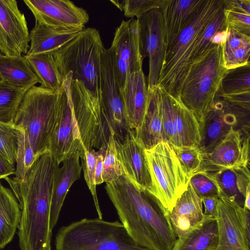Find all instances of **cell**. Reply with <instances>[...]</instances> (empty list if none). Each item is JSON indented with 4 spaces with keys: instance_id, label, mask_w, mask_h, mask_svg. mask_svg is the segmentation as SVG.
I'll list each match as a JSON object with an SVG mask.
<instances>
[{
    "instance_id": "obj_42",
    "label": "cell",
    "mask_w": 250,
    "mask_h": 250,
    "mask_svg": "<svg viewBox=\"0 0 250 250\" xmlns=\"http://www.w3.org/2000/svg\"><path fill=\"white\" fill-rule=\"evenodd\" d=\"M188 184L201 199L209 196H219L214 182L203 172H198L193 175L190 178Z\"/></svg>"
},
{
    "instance_id": "obj_3",
    "label": "cell",
    "mask_w": 250,
    "mask_h": 250,
    "mask_svg": "<svg viewBox=\"0 0 250 250\" xmlns=\"http://www.w3.org/2000/svg\"><path fill=\"white\" fill-rule=\"evenodd\" d=\"M224 4V0H204L190 23L166 46L157 85L176 99H180L181 87L197 44Z\"/></svg>"
},
{
    "instance_id": "obj_37",
    "label": "cell",
    "mask_w": 250,
    "mask_h": 250,
    "mask_svg": "<svg viewBox=\"0 0 250 250\" xmlns=\"http://www.w3.org/2000/svg\"><path fill=\"white\" fill-rule=\"evenodd\" d=\"M123 175V170L116 155L114 137L111 135L104 154L102 178L104 182L107 183L112 182Z\"/></svg>"
},
{
    "instance_id": "obj_2",
    "label": "cell",
    "mask_w": 250,
    "mask_h": 250,
    "mask_svg": "<svg viewBox=\"0 0 250 250\" xmlns=\"http://www.w3.org/2000/svg\"><path fill=\"white\" fill-rule=\"evenodd\" d=\"M57 166L51 157L42 156L23 179L5 178L21 210L18 227L21 250L51 249L50 213L54 173Z\"/></svg>"
},
{
    "instance_id": "obj_6",
    "label": "cell",
    "mask_w": 250,
    "mask_h": 250,
    "mask_svg": "<svg viewBox=\"0 0 250 250\" xmlns=\"http://www.w3.org/2000/svg\"><path fill=\"white\" fill-rule=\"evenodd\" d=\"M105 49L98 30L88 27L52 53L63 78L70 73L72 79L81 82L91 92L100 93L101 61Z\"/></svg>"
},
{
    "instance_id": "obj_40",
    "label": "cell",
    "mask_w": 250,
    "mask_h": 250,
    "mask_svg": "<svg viewBox=\"0 0 250 250\" xmlns=\"http://www.w3.org/2000/svg\"><path fill=\"white\" fill-rule=\"evenodd\" d=\"M0 153L14 165L17 153V135L14 125L0 122Z\"/></svg>"
},
{
    "instance_id": "obj_41",
    "label": "cell",
    "mask_w": 250,
    "mask_h": 250,
    "mask_svg": "<svg viewBox=\"0 0 250 250\" xmlns=\"http://www.w3.org/2000/svg\"><path fill=\"white\" fill-rule=\"evenodd\" d=\"M227 28L250 36V14L239 9L224 8Z\"/></svg>"
},
{
    "instance_id": "obj_46",
    "label": "cell",
    "mask_w": 250,
    "mask_h": 250,
    "mask_svg": "<svg viewBox=\"0 0 250 250\" xmlns=\"http://www.w3.org/2000/svg\"><path fill=\"white\" fill-rule=\"evenodd\" d=\"M219 196H209L202 198L205 215L216 218Z\"/></svg>"
},
{
    "instance_id": "obj_34",
    "label": "cell",
    "mask_w": 250,
    "mask_h": 250,
    "mask_svg": "<svg viewBox=\"0 0 250 250\" xmlns=\"http://www.w3.org/2000/svg\"><path fill=\"white\" fill-rule=\"evenodd\" d=\"M250 92V63L228 69L217 94L226 95Z\"/></svg>"
},
{
    "instance_id": "obj_33",
    "label": "cell",
    "mask_w": 250,
    "mask_h": 250,
    "mask_svg": "<svg viewBox=\"0 0 250 250\" xmlns=\"http://www.w3.org/2000/svg\"><path fill=\"white\" fill-rule=\"evenodd\" d=\"M27 91L0 80V122L13 125L16 112Z\"/></svg>"
},
{
    "instance_id": "obj_13",
    "label": "cell",
    "mask_w": 250,
    "mask_h": 250,
    "mask_svg": "<svg viewBox=\"0 0 250 250\" xmlns=\"http://www.w3.org/2000/svg\"><path fill=\"white\" fill-rule=\"evenodd\" d=\"M137 20L140 53L143 59L148 58L147 86L157 85L165 49L162 14L155 9Z\"/></svg>"
},
{
    "instance_id": "obj_20",
    "label": "cell",
    "mask_w": 250,
    "mask_h": 250,
    "mask_svg": "<svg viewBox=\"0 0 250 250\" xmlns=\"http://www.w3.org/2000/svg\"><path fill=\"white\" fill-rule=\"evenodd\" d=\"M114 139L117 157L124 176L147 193L151 182L145 149L136 139L134 130H129L122 140Z\"/></svg>"
},
{
    "instance_id": "obj_16",
    "label": "cell",
    "mask_w": 250,
    "mask_h": 250,
    "mask_svg": "<svg viewBox=\"0 0 250 250\" xmlns=\"http://www.w3.org/2000/svg\"><path fill=\"white\" fill-rule=\"evenodd\" d=\"M218 239L216 250H250V235L245 224V209L219 197L216 217Z\"/></svg>"
},
{
    "instance_id": "obj_1",
    "label": "cell",
    "mask_w": 250,
    "mask_h": 250,
    "mask_svg": "<svg viewBox=\"0 0 250 250\" xmlns=\"http://www.w3.org/2000/svg\"><path fill=\"white\" fill-rule=\"evenodd\" d=\"M106 193L121 223L138 245L150 250H171L176 236L169 213L123 175L106 183Z\"/></svg>"
},
{
    "instance_id": "obj_44",
    "label": "cell",
    "mask_w": 250,
    "mask_h": 250,
    "mask_svg": "<svg viewBox=\"0 0 250 250\" xmlns=\"http://www.w3.org/2000/svg\"><path fill=\"white\" fill-rule=\"evenodd\" d=\"M224 42L223 52H227L242 46L250 45V36L244 34L230 28Z\"/></svg>"
},
{
    "instance_id": "obj_28",
    "label": "cell",
    "mask_w": 250,
    "mask_h": 250,
    "mask_svg": "<svg viewBox=\"0 0 250 250\" xmlns=\"http://www.w3.org/2000/svg\"><path fill=\"white\" fill-rule=\"evenodd\" d=\"M83 29H58L35 22L30 34V45L25 55L52 53L69 42Z\"/></svg>"
},
{
    "instance_id": "obj_9",
    "label": "cell",
    "mask_w": 250,
    "mask_h": 250,
    "mask_svg": "<svg viewBox=\"0 0 250 250\" xmlns=\"http://www.w3.org/2000/svg\"><path fill=\"white\" fill-rule=\"evenodd\" d=\"M151 178L147 193L169 213L187 189L189 178L171 146L162 141L145 149Z\"/></svg>"
},
{
    "instance_id": "obj_35",
    "label": "cell",
    "mask_w": 250,
    "mask_h": 250,
    "mask_svg": "<svg viewBox=\"0 0 250 250\" xmlns=\"http://www.w3.org/2000/svg\"><path fill=\"white\" fill-rule=\"evenodd\" d=\"M15 129L17 135V153L15 177L22 179L39 157L34 153L28 138L23 130L16 127Z\"/></svg>"
},
{
    "instance_id": "obj_23",
    "label": "cell",
    "mask_w": 250,
    "mask_h": 250,
    "mask_svg": "<svg viewBox=\"0 0 250 250\" xmlns=\"http://www.w3.org/2000/svg\"><path fill=\"white\" fill-rule=\"evenodd\" d=\"M80 157L71 155L64 160L62 166L58 165L54 171L49 227L51 231L56 225L65 196L72 185L80 178L82 165Z\"/></svg>"
},
{
    "instance_id": "obj_47",
    "label": "cell",
    "mask_w": 250,
    "mask_h": 250,
    "mask_svg": "<svg viewBox=\"0 0 250 250\" xmlns=\"http://www.w3.org/2000/svg\"><path fill=\"white\" fill-rule=\"evenodd\" d=\"M224 2L225 8L239 9L250 14V0H224Z\"/></svg>"
},
{
    "instance_id": "obj_14",
    "label": "cell",
    "mask_w": 250,
    "mask_h": 250,
    "mask_svg": "<svg viewBox=\"0 0 250 250\" xmlns=\"http://www.w3.org/2000/svg\"><path fill=\"white\" fill-rule=\"evenodd\" d=\"M35 21L62 29H83L89 17L87 11L69 0H24Z\"/></svg>"
},
{
    "instance_id": "obj_43",
    "label": "cell",
    "mask_w": 250,
    "mask_h": 250,
    "mask_svg": "<svg viewBox=\"0 0 250 250\" xmlns=\"http://www.w3.org/2000/svg\"><path fill=\"white\" fill-rule=\"evenodd\" d=\"M224 60L228 69L250 63V45L242 46L236 49L224 52Z\"/></svg>"
},
{
    "instance_id": "obj_22",
    "label": "cell",
    "mask_w": 250,
    "mask_h": 250,
    "mask_svg": "<svg viewBox=\"0 0 250 250\" xmlns=\"http://www.w3.org/2000/svg\"><path fill=\"white\" fill-rule=\"evenodd\" d=\"M204 0H164L161 11L165 47L192 21Z\"/></svg>"
},
{
    "instance_id": "obj_29",
    "label": "cell",
    "mask_w": 250,
    "mask_h": 250,
    "mask_svg": "<svg viewBox=\"0 0 250 250\" xmlns=\"http://www.w3.org/2000/svg\"><path fill=\"white\" fill-rule=\"evenodd\" d=\"M0 80L27 90L39 83L24 56H8L0 52Z\"/></svg>"
},
{
    "instance_id": "obj_25",
    "label": "cell",
    "mask_w": 250,
    "mask_h": 250,
    "mask_svg": "<svg viewBox=\"0 0 250 250\" xmlns=\"http://www.w3.org/2000/svg\"><path fill=\"white\" fill-rule=\"evenodd\" d=\"M249 167H233L203 173L214 182L219 197L226 198L243 207L247 192L250 188Z\"/></svg>"
},
{
    "instance_id": "obj_49",
    "label": "cell",
    "mask_w": 250,
    "mask_h": 250,
    "mask_svg": "<svg viewBox=\"0 0 250 250\" xmlns=\"http://www.w3.org/2000/svg\"><path fill=\"white\" fill-rule=\"evenodd\" d=\"M16 168L0 153V180L15 174Z\"/></svg>"
},
{
    "instance_id": "obj_5",
    "label": "cell",
    "mask_w": 250,
    "mask_h": 250,
    "mask_svg": "<svg viewBox=\"0 0 250 250\" xmlns=\"http://www.w3.org/2000/svg\"><path fill=\"white\" fill-rule=\"evenodd\" d=\"M55 250H150L137 244L119 221L84 218L60 229Z\"/></svg>"
},
{
    "instance_id": "obj_19",
    "label": "cell",
    "mask_w": 250,
    "mask_h": 250,
    "mask_svg": "<svg viewBox=\"0 0 250 250\" xmlns=\"http://www.w3.org/2000/svg\"><path fill=\"white\" fill-rule=\"evenodd\" d=\"M101 91L103 104L115 138L122 140L130 130L116 82L109 49H105L101 66Z\"/></svg>"
},
{
    "instance_id": "obj_39",
    "label": "cell",
    "mask_w": 250,
    "mask_h": 250,
    "mask_svg": "<svg viewBox=\"0 0 250 250\" xmlns=\"http://www.w3.org/2000/svg\"><path fill=\"white\" fill-rule=\"evenodd\" d=\"M98 151L92 149L87 150L84 148V153L80 158L84 179L92 195L96 211L99 218L102 219V213L99 206L96 192V185L95 179V168Z\"/></svg>"
},
{
    "instance_id": "obj_4",
    "label": "cell",
    "mask_w": 250,
    "mask_h": 250,
    "mask_svg": "<svg viewBox=\"0 0 250 250\" xmlns=\"http://www.w3.org/2000/svg\"><path fill=\"white\" fill-rule=\"evenodd\" d=\"M62 88L56 91L32 86L26 92L15 116L14 126L23 130L38 157L49 152Z\"/></svg>"
},
{
    "instance_id": "obj_48",
    "label": "cell",
    "mask_w": 250,
    "mask_h": 250,
    "mask_svg": "<svg viewBox=\"0 0 250 250\" xmlns=\"http://www.w3.org/2000/svg\"><path fill=\"white\" fill-rule=\"evenodd\" d=\"M105 150H99L98 151L95 168V179L96 185L101 184L104 182L102 178V172L104 157Z\"/></svg>"
},
{
    "instance_id": "obj_7",
    "label": "cell",
    "mask_w": 250,
    "mask_h": 250,
    "mask_svg": "<svg viewBox=\"0 0 250 250\" xmlns=\"http://www.w3.org/2000/svg\"><path fill=\"white\" fill-rule=\"evenodd\" d=\"M74 117L84 148L88 151L105 150L109 137L114 135L103 104L102 93L86 88L70 73L64 78Z\"/></svg>"
},
{
    "instance_id": "obj_18",
    "label": "cell",
    "mask_w": 250,
    "mask_h": 250,
    "mask_svg": "<svg viewBox=\"0 0 250 250\" xmlns=\"http://www.w3.org/2000/svg\"><path fill=\"white\" fill-rule=\"evenodd\" d=\"M202 155L211 151L232 128H241L238 119L228 104L216 95L214 101L199 122Z\"/></svg>"
},
{
    "instance_id": "obj_15",
    "label": "cell",
    "mask_w": 250,
    "mask_h": 250,
    "mask_svg": "<svg viewBox=\"0 0 250 250\" xmlns=\"http://www.w3.org/2000/svg\"><path fill=\"white\" fill-rule=\"evenodd\" d=\"M49 152L59 165L71 155H77L81 158L84 153V147L64 83Z\"/></svg>"
},
{
    "instance_id": "obj_17",
    "label": "cell",
    "mask_w": 250,
    "mask_h": 250,
    "mask_svg": "<svg viewBox=\"0 0 250 250\" xmlns=\"http://www.w3.org/2000/svg\"><path fill=\"white\" fill-rule=\"evenodd\" d=\"M30 42L27 22L15 0H0V52L8 56L26 54Z\"/></svg>"
},
{
    "instance_id": "obj_24",
    "label": "cell",
    "mask_w": 250,
    "mask_h": 250,
    "mask_svg": "<svg viewBox=\"0 0 250 250\" xmlns=\"http://www.w3.org/2000/svg\"><path fill=\"white\" fill-rule=\"evenodd\" d=\"M147 91L148 103L146 115L139 128L134 130L136 139L146 150L165 142L159 87H147Z\"/></svg>"
},
{
    "instance_id": "obj_8",
    "label": "cell",
    "mask_w": 250,
    "mask_h": 250,
    "mask_svg": "<svg viewBox=\"0 0 250 250\" xmlns=\"http://www.w3.org/2000/svg\"><path fill=\"white\" fill-rule=\"evenodd\" d=\"M224 42L192 64L181 87V100L198 122L212 105L228 70L224 60Z\"/></svg>"
},
{
    "instance_id": "obj_26",
    "label": "cell",
    "mask_w": 250,
    "mask_h": 250,
    "mask_svg": "<svg viewBox=\"0 0 250 250\" xmlns=\"http://www.w3.org/2000/svg\"><path fill=\"white\" fill-rule=\"evenodd\" d=\"M169 216L177 238L203 220L204 214L202 199L189 184L186 190L177 200Z\"/></svg>"
},
{
    "instance_id": "obj_12",
    "label": "cell",
    "mask_w": 250,
    "mask_h": 250,
    "mask_svg": "<svg viewBox=\"0 0 250 250\" xmlns=\"http://www.w3.org/2000/svg\"><path fill=\"white\" fill-rule=\"evenodd\" d=\"M250 128H232L211 151L202 155L197 172L250 166Z\"/></svg>"
},
{
    "instance_id": "obj_27",
    "label": "cell",
    "mask_w": 250,
    "mask_h": 250,
    "mask_svg": "<svg viewBox=\"0 0 250 250\" xmlns=\"http://www.w3.org/2000/svg\"><path fill=\"white\" fill-rule=\"evenodd\" d=\"M218 239L216 218L204 215L199 223L177 238L171 250H216Z\"/></svg>"
},
{
    "instance_id": "obj_21",
    "label": "cell",
    "mask_w": 250,
    "mask_h": 250,
    "mask_svg": "<svg viewBox=\"0 0 250 250\" xmlns=\"http://www.w3.org/2000/svg\"><path fill=\"white\" fill-rule=\"evenodd\" d=\"M126 121L131 130L139 128L148 103L147 86L142 70L130 74L120 92Z\"/></svg>"
},
{
    "instance_id": "obj_51",
    "label": "cell",
    "mask_w": 250,
    "mask_h": 250,
    "mask_svg": "<svg viewBox=\"0 0 250 250\" xmlns=\"http://www.w3.org/2000/svg\"><path fill=\"white\" fill-rule=\"evenodd\" d=\"M49 250H51V249H49Z\"/></svg>"
},
{
    "instance_id": "obj_31",
    "label": "cell",
    "mask_w": 250,
    "mask_h": 250,
    "mask_svg": "<svg viewBox=\"0 0 250 250\" xmlns=\"http://www.w3.org/2000/svg\"><path fill=\"white\" fill-rule=\"evenodd\" d=\"M24 57L38 77L41 87L56 91L62 88L64 78L58 69L52 53L25 55Z\"/></svg>"
},
{
    "instance_id": "obj_30",
    "label": "cell",
    "mask_w": 250,
    "mask_h": 250,
    "mask_svg": "<svg viewBox=\"0 0 250 250\" xmlns=\"http://www.w3.org/2000/svg\"><path fill=\"white\" fill-rule=\"evenodd\" d=\"M21 215L19 203L11 189L0 183V249L12 240Z\"/></svg>"
},
{
    "instance_id": "obj_38",
    "label": "cell",
    "mask_w": 250,
    "mask_h": 250,
    "mask_svg": "<svg viewBox=\"0 0 250 250\" xmlns=\"http://www.w3.org/2000/svg\"><path fill=\"white\" fill-rule=\"evenodd\" d=\"M171 147L187 175L190 178L198 171L201 165L202 156L198 147L193 146Z\"/></svg>"
},
{
    "instance_id": "obj_11",
    "label": "cell",
    "mask_w": 250,
    "mask_h": 250,
    "mask_svg": "<svg viewBox=\"0 0 250 250\" xmlns=\"http://www.w3.org/2000/svg\"><path fill=\"white\" fill-rule=\"evenodd\" d=\"M114 76L122 92L128 77L142 70L137 19L122 21L115 32L110 47Z\"/></svg>"
},
{
    "instance_id": "obj_10",
    "label": "cell",
    "mask_w": 250,
    "mask_h": 250,
    "mask_svg": "<svg viewBox=\"0 0 250 250\" xmlns=\"http://www.w3.org/2000/svg\"><path fill=\"white\" fill-rule=\"evenodd\" d=\"M159 88L165 142L173 146H197L200 141L199 125L194 114L182 103Z\"/></svg>"
},
{
    "instance_id": "obj_32",
    "label": "cell",
    "mask_w": 250,
    "mask_h": 250,
    "mask_svg": "<svg viewBox=\"0 0 250 250\" xmlns=\"http://www.w3.org/2000/svg\"><path fill=\"white\" fill-rule=\"evenodd\" d=\"M224 8V4L205 29L192 54L191 66L204 57L213 47L225 42L228 30Z\"/></svg>"
},
{
    "instance_id": "obj_36",
    "label": "cell",
    "mask_w": 250,
    "mask_h": 250,
    "mask_svg": "<svg viewBox=\"0 0 250 250\" xmlns=\"http://www.w3.org/2000/svg\"><path fill=\"white\" fill-rule=\"evenodd\" d=\"M110 1L124 12L125 17L131 19L136 17L138 19L152 10L160 9L164 0H125Z\"/></svg>"
},
{
    "instance_id": "obj_45",
    "label": "cell",
    "mask_w": 250,
    "mask_h": 250,
    "mask_svg": "<svg viewBox=\"0 0 250 250\" xmlns=\"http://www.w3.org/2000/svg\"><path fill=\"white\" fill-rule=\"evenodd\" d=\"M218 95L231 106L250 110V92L237 94Z\"/></svg>"
},
{
    "instance_id": "obj_50",
    "label": "cell",
    "mask_w": 250,
    "mask_h": 250,
    "mask_svg": "<svg viewBox=\"0 0 250 250\" xmlns=\"http://www.w3.org/2000/svg\"><path fill=\"white\" fill-rule=\"evenodd\" d=\"M243 208L250 210V188L249 189L247 192Z\"/></svg>"
}]
</instances>
